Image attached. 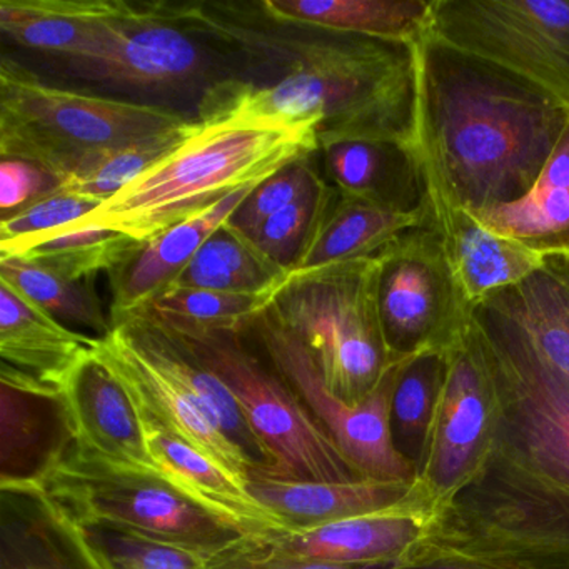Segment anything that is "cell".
<instances>
[{
  "label": "cell",
  "instance_id": "1",
  "mask_svg": "<svg viewBox=\"0 0 569 569\" xmlns=\"http://www.w3.org/2000/svg\"><path fill=\"white\" fill-rule=\"evenodd\" d=\"M166 6L176 21L264 74L262 81L228 78L209 86L199 101V122L311 124L319 149L386 141L419 152V44L279 21L261 2Z\"/></svg>",
  "mask_w": 569,
  "mask_h": 569
},
{
  "label": "cell",
  "instance_id": "2",
  "mask_svg": "<svg viewBox=\"0 0 569 569\" xmlns=\"http://www.w3.org/2000/svg\"><path fill=\"white\" fill-rule=\"evenodd\" d=\"M419 49L428 196L469 212L525 198L569 124L548 89L432 36Z\"/></svg>",
  "mask_w": 569,
  "mask_h": 569
},
{
  "label": "cell",
  "instance_id": "3",
  "mask_svg": "<svg viewBox=\"0 0 569 569\" xmlns=\"http://www.w3.org/2000/svg\"><path fill=\"white\" fill-rule=\"evenodd\" d=\"M318 152V131L311 124L199 122L174 152L84 221L144 244L231 192L261 184L284 166Z\"/></svg>",
  "mask_w": 569,
  "mask_h": 569
},
{
  "label": "cell",
  "instance_id": "4",
  "mask_svg": "<svg viewBox=\"0 0 569 569\" xmlns=\"http://www.w3.org/2000/svg\"><path fill=\"white\" fill-rule=\"evenodd\" d=\"M96 356L122 382L141 411L224 466L248 486L249 472L269 468L228 386L142 309L111 316Z\"/></svg>",
  "mask_w": 569,
  "mask_h": 569
},
{
  "label": "cell",
  "instance_id": "5",
  "mask_svg": "<svg viewBox=\"0 0 569 569\" xmlns=\"http://www.w3.org/2000/svg\"><path fill=\"white\" fill-rule=\"evenodd\" d=\"M191 121L162 106L48 84L8 56L0 62V158L34 162L62 184L109 152Z\"/></svg>",
  "mask_w": 569,
  "mask_h": 569
},
{
  "label": "cell",
  "instance_id": "6",
  "mask_svg": "<svg viewBox=\"0 0 569 569\" xmlns=\"http://www.w3.org/2000/svg\"><path fill=\"white\" fill-rule=\"evenodd\" d=\"M378 256L292 271L266 315L315 359L326 388L349 405L368 398L389 356L378 311Z\"/></svg>",
  "mask_w": 569,
  "mask_h": 569
},
{
  "label": "cell",
  "instance_id": "7",
  "mask_svg": "<svg viewBox=\"0 0 569 569\" xmlns=\"http://www.w3.org/2000/svg\"><path fill=\"white\" fill-rule=\"evenodd\" d=\"M28 482L82 529H116L216 551L246 538L158 471L114 465L81 451L71 439L44 471Z\"/></svg>",
  "mask_w": 569,
  "mask_h": 569
},
{
  "label": "cell",
  "instance_id": "8",
  "mask_svg": "<svg viewBox=\"0 0 569 569\" xmlns=\"http://www.w3.org/2000/svg\"><path fill=\"white\" fill-rule=\"evenodd\" d=\"M152 319L228 386L268 456L269 468L264 471L299 481L362 478L288 381L246 348V332Z\"/></svg>",
  "mask_w": 569,
  "mask_h": 569
},
{
  "label": "cell",
  "instance_id": "9",
  "mask_svg": "<svg viewBox=\"0 0 569 569\" xmlns=\"http://www.w3.org/2000/svg\"><path fill=\"white\" fill-rule=\"evenodd\" d=\"M378 311L392 361L446 352L468 336L466 299L435 224L409 229L378 254Z\"/></svg>",
  "mask_w": 569,
  "mask_h": 569
},
{
  "label": "cell",
  "instance_id": "10",
  "mask_svg": "<svg viewBox=\"0 0 569 569\" xmlns=\"http://www.w3.org/2000/svg\"><path fill=\"white\" fill-rule=\"evenodd\" d=\"M429 36L569 106V0H435Z\"/></svg>",
  "mask_w": 569,
  "mask_h": 569
},
{
  "label": "cell",
  "instance_id": "11",
  "mask_svg": "<svg viewBox=\"0 0 569 569\" xmlns=\"http://www.w3.org/2000/svg\"><path fill=\"white\" fill-rule=\"evenodd\" d=\"M249 331L258 335L272 368L295 389L359 476L379 481H408L411 469L395 448L389 428L392 392L401 362L386 372L368 398L349 405L326 388L305 345L272 321L266 311Z\"/></svg>",
  "mask_w": 569,
  "mask_h": 569
},
{
  "label": "cell",
  "instance_id": "12",
  "mask_svg": "<svg viewBox=\"0 0 569 569\" xmlns=\"http://www.w3.org/2000/svg\"><path fill=\"white\" fill-rule=\"evenodd\" d=\"M176 21L166 2H126L109 21L98 49L71 71L79 78L129 91L186 92L211 69L204 46Z\"/></svg>",
  "mask_w": 569,
  "mask_h": 569
},
{
  "label": "cell",
  "instance_id": "13",
  "mask_svg": "<svg viewBox=\"0 0 569 569\" xmlns=\"http://www.w3.org/2000/svg\"><path fill=\"white\" fill-rule=\"evenodd\" d=\"M472 322L486 365L518 406L532 452L569 478V378L552 368L498 309L481 301Z\"/></svg>",
  "mask_w": 569,
  "mask_h": 569
},
{
  "label": "cell",
  "instance_id": "14",
  "mask_svg": "<svg viewBox=\"0 0 569 569\" xmlns=\"http://www.w3.org/2000/svg\"><path fill=\"white\" fill-rule=\"evenodd\" d=\"M98 338L74 331L0 279V381L22 392L59 399L66 379Z\"/></svg>",
  "mask_w": 569,
  "mask_h": 569
},
{
  "label": "cell",
  "instance_id": "15",
  "mask_svg": "<svg viewBox=\"0 0 569 569\" xmlns=\"http://www.w3.org/2000/svg\"><path fill=\"white\" fill-rule=\"evenodd\" d=\"M59 406L76 448L114 465L156 471L141 412L96 351L66 379Z\"/></svg>",
  "mask_w": 569,
  "mask_h": 569
},
{
  "label": "cell",
  "instance_id": "16",
  "mask_svg": "<svg viewBox=\"0 0 569 569\" xmlns=\"http://www.w3.org/2000/svg\"><path fill=\"white\" fill-rule=\"evenodd\" d=\"M139 412L149 455L166 481L246 538L266 539L286 531L284 525L252 498L246 482L148 412Z\"/></svg>",
  "mask_w": 569,
  "mask_h": 569
},
{
  "label": "cell",
  "instance_id": "17",
  "mask_svg": "<svg viewBox=\"0 0 569 569\" xmlns=\"http://www.w3.org/2000/svg\"><path fill=\"white\" fill-rule=\"evenodd\" d=\"M0 569H108L84 529L32 482H0Z\"/></svg>",
  "mask_w": 569,
  "mask_h": 569
},
{
  "label": "cell",
  "instance_id": "18",
  "mask_svg": "<svg viewBox=\"0 0 569 569\" xmlns=\"http://www.w3.org/2000/svg\"><path fill=\"white\" fill-rule=\"evenodd\" d=\"M259 184L238 189L199 214L149 239L128 261L109 274L111 316L126 315L148 305L171 288L204 242L231 219L236 209Z\"/></svg>",
  "mask_w": 569,
  "mask_h": 569
},
{
  "label": "cell",
  "instance_id": "19",
  "mask_svg": "<svg viewBox=\"0 0 569 569\" xmlns=\"http://www.w3.org/2000/svg\"><path fill=\"white\" fill-rule=\"evenodd\" d=\"M248 491L284 525L286 531H305L342 519L389 511L408 495V486L371 478L299 481L254 468L248 476Z\"/></svg>",
  "mask_w": 569,
  "mask_h": 569
},
{
  "label": "cell",
  "instance_id": "20",
  "mask_svg": "<svg viewBox=\"0 0 569 569\" xmlns=\"http://www.w3.org/2000/svg\"><path fill=\"white\" fill-rule=\"evenodd\" d=\"M432 224L459 288L472 306L512 288L545 268L548 259L482 228L471 212L429 198Z\"/></svg>",
  "mask_w": 569,
  "mask_h": 569
},
{
  "label": "cell",
  "instance_id": "21",
  "mask_svg": "<svg viewBox=\"0 0 569 569\" xmlns=\"http://www.w3.org/2000/svg\"><path fill=\"white\" fill-rule=\"evenodd\" d=\"M326 181L362 201L399 212L429 202L421 154L386 141H341L319 149Z\"/></svg>",
  "mask_w": 569,
  "mask_h": 569
},
{
  "label": "cell",
  "instance_id": "22",
  "mask_svg": "<svg viewBox=\"0 0 569 569\" xmlns=\"http://www.w3.org/2000/svg\"><path fill=\"white\" fill-rule=\"evenodd\" d=\"M122 0H0V31L21 48L54 56L69 69L98 49Z\"/></svg>",
  "mask_w": 569,
  "mask_h": 569
},
{
  "label": "cell",
  "instance_id": "23",
  "mask_svg": "<svg viewBox=\"0 0 569 569\" xmlns=\"http://www.w3.org/2000/svg\"><path fill=\"white\" fill-rule=\"evenodd\" d=\"M486 368L475 322L461 345L448 352L436 441L435 479L455 485L468 468L486 426Z\"/></svg>",
  "mask_w": 569,
  "mask_h": 569
},
{
  "label": "cell",
  "instance_id": "24",
  "mask_svg": "<svg viewBox=\"0 0 569 569\" xmlns=\"http://www.w3.org/2000/svg\"><path fill=\"white\" fill-rule=\"evenodd\" d=\"M429 224L431 202L416 212L391 211L332 188L295 271L375 258L402 232Z\"/></svg>",
  "mask_w": 569,
  "mask_h": 569
},
{
  "label": "cell",
  "instance_id": "25",
  "mask_svg": "<svg viewBox=\"0 0 569 569\" xmlns=\"http://www.w3.org/2000/svg\"><path fill=\"white\" fill-rule=\"evenodd\" d=\"M471 216L542 258L569 259V124L525 198Z\"/></svg>",
  "mask_w": 569,
  "mask_h": 569
},
{
  "label": "cell",
  "instance_id": "26",
  "mask_svg": "<svg viewBox=\"0 0 569 569\" xmlns=\"http://www.w3.org/2000/svg\"><path fill=\"white\" fill-rule=\"evenodd\" d=\"M435 0H262L279 21L342 34L419 44L431 28Z\"/></svg>",
  "mask_w": 569,
  "mask_h": 569
},
{
  "label": "cell",
  "instance_id": "27",
  "mask_svg": "<svg viewBox=\"0 0 569 569\" xmlns=\"http://www.w3.org/2000/svg\"><path fill=\"white\" fill-rule=\"evenodd\" d=\"M418 526L406 516L386 512L329 522L305 531L271 536L272 548L292 558L332 565H375L411 545Z\"/></svg>",
  "mask_w": 569,
  "mask_h": 569
},
{
  "label": "cell",
  "instance_id": "28",
  "mask_svg": "<svg viewBox=\"0 0 569 569\" xmlns=\"http://www.w3.org/2000/svg\"><path fill=\"white\" fill-rule=\"evenodd\" d=\"M485 302L511 319L536 351L569 378V259L549 258L545 268Z\"/></svg>",
  "mask_w": 569,
  "mask_h": 569
},
{
  "label": "cell",
  "instance_id": "29",
  "mask_svg": "<svg viewBox=\"0 0 569 569\" xmlns=\"http://www.w3.org/2000/svg\"><path fill=\"white\" fill-rule=\"evenodd\" d=\"M141 246L142 242L124 232L79 219L54 231L0 248V258L22 259L71 281H92L99 272L111 274Z\"/></svg>",
  "mask_w": 569,
  "mask_h": 569
},
{
  "label": "cell",
  "instance_id": "30",
  "mask_svg": "<svg viewBox=\"0 0 569 569\" xmlns=\"http://www.w3.org/2000/svg\"><path fill=\"white\" fill-rule=\"evenodd\" d=\"M291 272L276 264L248 236L222 224L199 249L176 288L231 295L274 296Z\"/></svg>",
  "mask_w": 569,
  "mask_h": 569
},
{
  "label": "cell",
  "instance_id": "31",
  "mask_svg": "<svg viewBox=\"0 0 569 569\" xmlns=\"http://www.w3.org/2000/svg\"><path fill=\"white\" fill-rule=\"evenodd\" d=\"M0 279L74 331L98 339L111 332V316L106 315L92 281H71L18 258H0Z\"/></svg>",
  "mask_w": 569,
  "mask_h": 569
},
{
  "label": "cell",
  "instance_id": "32",
  "mask_svg": "<svg viewBox=\"0 0 569 569\" xmlns=\"http://www.w3.org/2000/svg\"><path fill=\"white\" fill-rule=\"evenodd\" d=\"M272 298V295H231L171 286L139 309L158 321L171 325L248 332L259 316L269 308Z\"/></svg>",
  "mask_w": 569,
  "mask_h": 569
},
{
  "label": "cell",
  "instance_id": "33",
  "mask_svg": "<svg viewBox=\"0 0 569 569\" xmlns=\"http://www.w3.org/2000/svg\"><path fill=\"white\" fill-rule=\"evenodd\" d=\"M198 119H192L186 128L168 132L159 138L109 152L89 166L81 174L62 184L66 191L96 199L104 204L114 198L126 186L141 178L152 166L174 152L198 128Z\"/></svg>",
  "mask_w": 569,
  "mask_h": 569
},
{
  "label": "cell",
  "instance_id": "34",
  "mask_svg": "<svg viewBox=\"0 0 569 569\" xmlns=\"http://www.w3.org/2000/svg\"><path fill=\"white\" fill-rule=\"evenodd\" d=\"M108 569H211L222 549H199L116 529H84ZM226 549V548H224Z\"/></svg>",
  "mask_w": 569,
  "mask_h": 569
},
{
  "label": "cell",
  "instance_id": "35",
  "mask_svg": "<svg viewBox=\"0 0 569 569\" xmlns=\"http://www.w3.org/2000/svg\"><path fill=\"white\" fill-rule=\"evenodd\" d=\"M325 182L326 179L312 164V156L298 159L262 181L236 209L228 222L251 238L271 216L295 204Z\"/></svg>",
  "mask_w": 569,
  "mask_h": 569
},
{
  "label": "cell",
  "instance_id": "36",
  "mask_svg": "<svg viewBox=\"0 0 569 569\" xmlns=\"http://www.w3.org/2000/svg\"><path fill=\"white\" fill-rule=\"evenodd\" d=\"M331 189L326 181L321 188L271 216L249 239L276 264L286 271H295Z\"/></svg>",
  "mask_w": 569,
  "mask_h": 569
},
{
  "label": "cell",
  "instance_id": "37",
  "mask_svg": "<svg viewBox=\"0 0 569 569\" xmlns=\"http://www.w3.org/2000/svg\"><path fill=\"white\" fill-rule=\"evenodd\" d=\"M102 202L86 196L59 189L58 192L39 199L16 214L2 218L0 222V248L36 238L54 231L61 226L71 224L88 218L101 208Z\"/></svg>",
  "mask_w": 569,
  "mask_h": 569
},
{
  "label": "cell",
  "instance_id": "38",
  "mask_svg": "<svg viewBox=\"0 0 569 569\" xmlns=\"http://www.w3.org/2000/svg\"><path fill=\"white\" fill-rule=\"evenodd\" d=\"M211 569H388L385 562L375 565H332L292 558L272 548L266 539L242 538L218 552Z\"/></svg>",
  "mask_w": 569,
  "mask_h": 569
},
{
  "label": "cell",
  "instance_id": "39",
  "mask_svg": "<svg viewBox=\"0 0 569 569\" xmlns=\"http://www.w3.org/2000/svg\"><path fill=\"white\" fill-rule=\"evenodd\" d=\"M62 189V181L48 169L21 159H2L0 209L2 218L16 214L39 199Z\"/></svg>",
  "mask_w": 569,
  "mask_h": 569
},
{
  "label": "cell",
  "instance_id": "40",
  "mask_svg": "<svg viewBox=\"0 0 569 569\" xmlns=\"http://www.w3.org/2000/svg\"><path fill=\"white\" fill-rule=\"evenodd\" d=\"M432 569H459V568H432Z\"/></svg>",
  "mask_w": 569,
  "mask_h": 569
}]
</instances>
